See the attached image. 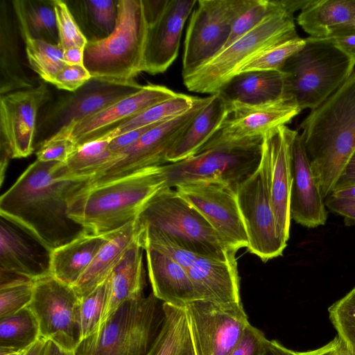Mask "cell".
Masks as SVG:
<instances>
[{
	"mask_svg": "<svg viewBox=\"0 0 355 355\" xmlns=\"http://www.w3.org/2000/svg\"><path fill=\"white\" fill-rule=\"evenodd\" d=\"M77 146L71 138L58 133L37 148V159L42 162H65L76 150Z\"/></svg>",
	"mask_w": 355,
	"mask_h": 355,
	"instance_id": "obj_46",
	"label": "cell"
},
{
	"mask_svg": "<svg viewBox=\"0 0 355 355\" xmlns=\"http://www.w3.org/2000/svg\"><path fill=\"white\" fill-rule=\"evenodd\" d=\"M330 195L340 198L355 200V182L336 187Z\"/></svg>",
	"mask_w": 355,
	"mask_h": 355,
	"instance_id": "obj_58",
	"label": "cell"
},
{
	"mask_svg": "<svg viewBox=\"0 0 355 355\" xmlns=\"http://www.w3.org/2000/svg\"><path fill=\"white\" fill-rule=\"evenodd\" d=\"M263 137L203 146L190 157L162 165L165 187L174 188L195 180H214L236 193L260 166Z\"/></svg>",
	"mask_w": 355,
	"mask_h": 355,
	"instance_id": "obj_9",
	"label": "cell"
},
{
	"mask_svg": "<svg viewBox=\"0 0 355 355\" xmlns=\"http://www.w3.org/2000/svg\"><path fill=\"white\" fill-rule=\"evenodd\" d=\"M148 276L153 293L163 303L185 307L197 300L193 284L186 270L167 254L146 247Z\"/></svg>",
	"mask_w": 355,
	"mask_h": 355,
	"instance_id": "obj_26",
	"label": "cell"
},
{
	"mask_svg": "<svg viewBox=\"0 0 355 355\" xmlns=\"http://www.w3.org/2000/svg\"><path fill=\"white\" fill-rule=\"evenodd\" d=\"M169 0H141L148 26L154 24L164 12Z\"/></svg>",
	"mask_w": 355,
	"mask_h": 355,
	"instance_id": "obj_53",
	"label": "cell"
},
{
	"mask_svg": "<svg viewBox=\"0 0 355 355\" xmlns=\"http://www.w3.org/2000/svg\"><path fill=\"white\" fill-rule=\"evenodd\" d=\"M185 309L196 355H228L250 323L241 302L197 300Z\"/></svg>",
	"mask_w": 355,
	"mask_h": 355,
	"instance_id": "obj_16",
	"label": "cell"
},
{
	"mask_svg": "<svg viewBox=\"0 0 355 355\" xmlns=\"http://www.w3.org/2000/svg\"><path fill=\"white\" fill-rule=\"evenodd\" d=\"M51 252L25 229L1 216V272L33 281L50 276Z\"/></svg>",
	"mask_w": 355,
	"mask_h": 355,
	"instance_id": "obj_22",
	"label": "cell"
},
{
	"mask_svg": "<svg viewBox=\"0 0 355 355\" xmlns=\"http://www.w3.org/2000/svg\"><path fill=\"white\" fill-rule=\"evenodd\" d=\"M229 102L261 104L284 95V76L279 71H253L234 76L218 92Z\"/></svg>",
	"mask_w": 355,
	"mask_h": 355,
	"instance_id": "obj_31",
	"label": "cell"
},
{
	"mask_svg": "<svg viewBox=\"0 0 355 355\" xmlns=\"http://www.w3.org/2000/svg\"><path fill=\"white\" fill-rule=\"evenodd\" d=\"M142 246L144 249L152 247L179 263L190 277L198 300L223 304L241 302L236 261L225 262L202 256L161 237L146 238Z\"/></svg>",
	"mask_w": 355,
	"mask_h": 355,
	"instance_id": "obj_15",
	"label": "cell"
},
{
	"mask_svg": "<svg viewBox=\"0 0 355 355\" xmlns=\"http://www.w3.org/2000/svg\"><path fill=\"white\" fill-rule=\"evenodd\" d=\"M142 87L134 80L91 78L76 91L67 92L50 99L38 114L35 148L60 131L139 91Z\"/></svg>",
	"mask_w": 355,
	"mask_h": 355,
	"instance_id": "obj_10",
	"label": "cell"
},
{
	"mask_svg": "<svg viewBox=\"0 0 355 355\" xmlns=\"http://www.w3.org/2000/svg\"><path fill=\"white\" fill-rule=\"evenodd\" d=\"M236 198L248 236V252L264 262L282 256L287 243L277 233L262 158L257 171L239 186Z\"/></svg>",
	"mask_w": 355,
	"mask_h": 355,
	"instance_id": "obj_14",
	"label": "cell"
},
{
	"mask_svg": "<svg viewBox=\"0 0 355 355\" xmlns=\"http://www.w3.org/2000/svg\"><path fill=\"white\" fill-rule=\"evenodd\" d=\"M35 281L18 280L0 285V320L12 315L31 303Z\"/></svg>",
	"mask_w": 355,
	"mask_h": 355,
	"instance_id": "obj_43",
	"label": "cell"
},
{
	"mask_svg": "<svg viewBox=\"0 0 355 355\" xmlns=\"http://www.w3.org/2000/svg\"><path fill=\"white\" fill-rule=\"evenodd\" d=\"M40 338L37 320L28 306L0 320V350L27 349Z\"/></svg>",
	"mask_w": 355,
	"mask_h": 355,
	"instance_id": "obj_38",
	"label": "cell"
},
{
	"mask_svg": "<svg viewBox=\"0 0 355 355\" xmlns=\"http://www.w3.org/2000/svg\"><path fill=\"white\" fill-rule=\"evenodd\" d=\"M84 48L74 46L63 51V60L66 64H83Z\"/></svg>",
	"mask_w": 355,
	"mask_h": 355,
	"instance_id": "obj_55",
	"label": "cell"
},
{
	"mask_svg": "<svg viewBox=\"0 0 355 355\" xmlns=\"http://www.w3.org/2000/svg\"><path fill=\"white\" fill-rule=\"evenodd\" d=\"M293 350L290 349L277 340H268L263 355H292Z\"/></svg>",
	"mask_w": 355,
	"mask_h": 355,
	"instance_id": "obj_57",
	"label": "cell"
},
{
	"mask_svg": "<svg viewBox=\"0 0 355 355\" xmlns=\"http://www.w3.org/2000/svg\"><path fill=\"white\" fill-rule=\"evenodd\" d=\"M272 1V10L258 25L191 73L182 77L189 91L214 94L254 56L275 44L299 37L293 14L286 10L279 0Z\"/></svg>",
	"mask_w": 355,
	"mask_h": 355,
	"instance_id": "obj_5",
	"label": "cell"
},
{
	"mask_svg": "<svg viewBox=\"0 0 355 355\" xmlns=\"http://www.w3.org/2000/svg\"><path fill=\"white\" fill-rule=\"evenodd\" d=\"M342 30L355 31V17L351 21L350 23H349L347 26H345L344 28H343L342 29H340L339 31H342Z\"/></svg>",
	"mask_w": 355,
	"mask_h": 355,
	"instance_id": "obj_63",
	"label": "cell"
},
{
	"mask_svg": "<svg viewBox=\"0 0 355 355\" xmlns=\"http://www.w3.org/2000/svg\"><path fill=\"white\" fill-rule=\"evenodd\" d=\"M148 30L141 0H119L115 28L107 37L87 42L83 64L92 78L130 80L142 72Z\"/></svg>",
	"mask_w": 355,
	"mask_h": 355,
	"instance_id": "obj_6",
	"label": "cell"
},
{
	"mask_svg": "<svg viewBox=\"0 0 355 355\" xmlns=\"http://www.w3.org/2000/svg\"><path fill=\"white\" fill-rule=\"evenodd\" d=\"M138 239L161 237L179 248L221 261H236L206 218L174 188L164 187L136 219Z\"/></svg>",
	"mask_w": 355,
	"mask_h": 355,
	"instance_id": "obj_4",
	"label": "cell"
},
{
	"mask_svg": "<svg viewBox=\"0 0 355 355\" xmlns=\"http://www.w3.org/2000/svg\"><path fill=\"white\" fill-rule=\"evenodd\" d=\"M153 292L124 302L94 334L83 340L76 355H146L163 320L162 304Z\"/></svg>",
	"mask_w": 355,
	"mask_h": 355,
	"instance_id": "obj_8",
	"label": "cell"
},
{
	"mask_svg": "<svg viewBox=\"0 0 355 355\" xmlns=\"http://www.w3.org/2000/svg\"><path fill=\"white\" fill-rule=\"evenodd\" d=\"M119 0H65L87 42L103 40L114 31Z\"/></svg>",
	"mask_w": 355,
	"mask_h": 355,
	"instance_id": "obj_35",
	"label": "cell"
},
{
	"mask_svg": "<svg viewBox=\"0 0 355 355\" xmlns=\"http://www.w3.org/2000/svg\"><path fill=\"white\" fill-rule=\"evenodd\" d=\"M174 189L200 212L229 250L236 252L248 247L236 193L230 187L214 180H195Z\"/></svg>",
	"mask_w": 355,
	"mask_h": 355,
	"instance_id": "obj_17",
	"label": "cell"
},
{
	"mask_svg": "<svg viewBox=\"0 0 355 355\" xmlns=\"http://www.w3.org/2000/svg\"><path fill=\"white\" fill-rule=\"evenodd\" d=\"M159 123L153 124L136 128L110 139L109 148L112 153L121 156V154L133 145L146 132Z\"/></svg>",
	"mask_w": 355,
	"mask_h": 355,
	"instance_id": "obj_50",
	"label": "cell"
},
{
	"mask_svg": "<svg viewBox=\"0 0 355 355\" xmlns=\"http://www.w3.org/2000/svg\"><path fill=\"white\" fill-rule=\"evenodd\" d=\"M161 328L146 355H196L185 307L162 303Z\"/></svg>",
	"mask_w": 355,
	"mask_h": 355,
	"instance_id": "obj_33",
	"label": "cell"
},
{
	"mask_svg": "<svg viewBox=\"0 0 355 355\" xmlns=\"http://www.w3.org/2000/svg\"><path fill=\"white\" fill-rule=\"evenodd\" d=\"M48 340L40 338L26 352L25 355H44L45 345Z\"/></svg>",
	"mask_w": 355,
	"mask_h": 355,
	"instance_id": "obj_61",
	"label": "cell"
},
{
	"mask_svg": "<svg viewBox=\"0 0 355 355\" xmlns=\"http://www.w3.org/2000/svg\"><path fill=\"white\" fill-rule=\"evenodd\" d=\"M231 110L230 103L220 92L211 94L166 156L168 163L193 155L220 128Z\"/></svg>",
	"mask_w": 355,
	"mask_h": 355,
	"instance_id": "obj_28",
	"label": "cell"
},
{
	"mask_svg": "<svg viewBox=\"0 0 355 355\" xmlns=\"http://www.w3.org/2000/svg\"><path fill=\"white\" fill-rule=\"evenodd\" d=\"M113 232L96 234L87 231L71 241L54 249L51 254V275L73 286Z\"/></svg>",
	"mask_w": 355,
	"mask_h": 355,
	"instance_id": "obj_29",
	"label": "cell"
},
{
	"mask_svg": "<svg viewBox=\"0 0 355 355\" xmlns=\"http://www.w3.org/2000/svg\"><path fill=\"white\" fill-rule=\"evenodd\" d=\"M28 306L37 320L41 338L76 350L81 341L80 298L72 286L52 275L38 279Z\"/></svg>",
	"mask_w": 355,
	"mask_h": 355,
	"instance_id": "obj_13",
	"label": "cell"
},
{
	"mask_svg": "<svg viewBox=\"0 0 355 355\" xmlns=\"http://www.w3.org/2000/svg\"><path fill=\"white\" fill-rule=\"evenodd\" d=\"M137 236L136 220L113 232L85 272L72 286L80 298L89 294L108 278Z\"/></svg>",
	"mask_w": 355,
	"mask_h": 355,
	"instance_id": "obj_30",
	"label": "cell"
},
{
	"mask_svg": "<svg viewBox=\"0 0 355 355\" xmlns=\"http://www.w3.org/2000/svg\"><path fill=\"white\" fill-rule=\"evenodd\" d=\"M211 95L198 97L187 112L161 123L142 135L121 157L87 180V187L116 180L141 169L167 164L166 156Z\"/></svg>",
	"mask_w": 355,
	"mask_h": 355,
	"instance_id": "obj_12",
	"label": "cell"
},
{
	"mask_svg": "<svg viewBox=\"0 0 355 355\" xmlns=\"http://www.w3.org/2000/svg\"><path fill=\"white\" fill-rule=\"evenodd\" d=\"M21 37L30 68L42 80L51 84L58 73L66 65L63 60V49L59 44H52L27 35Z\"/></svg>",
	"mask_w": 355,
	"mask_h": 355,
	"instance_id": "obj_39",
	"label": "cell"
},
{
	"mask_svg": "<svg viewBox=\"0 0 355 355\" xmlns=\"http://www.w3.org/2000/svg\"><path fill=\"white\" fill-rule=\"evenodd\" d=\"M318 39L330 42L340 50L349 59L355 68V31L342 30L329 37Z\"/></svg>",
	"mask_w": 355,
	"mask_h": 355,
	"instance_id": "obj_49",
	"label": "cell"
},
{
	"mask_svg": "<svg viewBox=\"0 0 355 355\" xmlns=\"http://www.w3.org/2000/svg\"><path fill=\"white\" fill-rule=\"evenodd\" d=\"M230 107L220 128L203 146L263 137L290 123L302 111L295 99L285 94L277 101L261 104L231 102Z\"/></svg>",
	"mask_w": 355,
	"mask_h": 355,
	"instance_id": "obj_19",
	"label": "cell"
},
{
	"mask_svg": "<svg viewBox=\"0 0 355 355\" xmlns=\"http://www.w3.org/2000/svg\"><path fill=\"white\" fill-rule=\"evenodd\" d=\"M337 336L355 355V287L328 309Z\"/></svg>",
	"mask_w": 355,
	"mask_h": 355,
	"instance_id": "obj_41",
	"label": "cell"
},
{
	"mask_svg": "<svg viewBox=\"0 0 355 355\" xmlns=\"http://www.w3.org/2000/svg\"><path fill=\"white\" fill-rule=\"evenodd\" d=\"M50 99L45 82L0 95V135L8 142L12 158L26 157L35 150L38 114Z\"/></svg>",
	"mask_w": 355,
	"mask_h": 355,
	"instance_id": "obj_20",
	"label": "cell"
},
{
	"mask_svg": "<svg viewBox=\"0 0 355 355\" xmlns=\"http://www.w3.org/2000/svg\"><path fill=\"white\" fill-rule=\"evenodd\" d=\"M306 38L297 37L263 51L246 62L238 73L253 71H280L286 61L306 44Z\"/></svg>",
	"mask_w": 355,
	"mask_h": 355,
	"instance_id": "obj_40",
	"label": "cell"
},
{
	"mask_svg": "<svg viewBox=\"0 0 355 355\" xmlns=\"http://www.w3.org/2000/svg\"><path fill=\"white\" fill-rule=\"evenodd\" d=\"M267 342L264 334L249 323L228 355H263Z\"/></svg>",
	"mask_w": 355,
	"mask_h": 355,
	"instance_id": "obj_47",
	"label": "cell"
},
{
	"mask_svg": "<svg viewBox=\"0 0 355 355\" xmlns=\"http://www.w3.org/2000/svg\"><path fill=\"white\" fill-rule=\"evenodd\" d=\"M165 187L162 166L87 187L73 196L68 216L91 233L120 230L135 220L148 200Z\"/></svg>",
	"mask_w": 355,
	"mask_h": 355,
	"instance_id": "obj_3",
	"label": "cell"
},
{
	"mask_svg": "<svg viewBox=\"0 0 355 355\" xmlns=\"http://www.w3.org/2000/svg\"><path fill=\"white\" fill-rule=\"evenodd\" d=\"M196 0H169L159 19L148 26L142 71L155 75L164 73L177 58L186 20Z\"/></svg>",
	"mask_w": 355,
	"mask_h": 355,
	"instance_id": "obj_23",
	"label": "cell"
},
{
	"mask_svg": "<svg viewBox=\"0 0 355 355\" xmlns=\"http://www.w3.org/2000/svg\"><path fill=\"white\" fill-rule=\"evenodd\" d=\"M196 98L197 96L178 93L173 98L157 103L135 117L112 127L98 137L104 136L112 139L136 128L174 119L189 111L193 106Z\"/></svg>",
	"mask_w": 355,
	"mask_h": 355,
	"instance_id": "obj_37",
	"label": "cell"
},
{
	"mask_svg": "<svg viewBox=\"0 0 355 355\" xmlns=\"http://www.w3.org/2000/svg\"><path fill=\"white\" fill-rule=\"evenodd\" d=\"M91 78L84 64H66L55 76L51 85L58 89L73 92L84 85Z\"/></svg>",
	"mask_w": 355,
	"mask_h": 355,
	"instance_id": "obj_48",
	"label": "cell"
},
{
	"mask_svg": "<svg viewBox=\"0 0 355 355\" xmlns=\"http://www.w3.org/2000/svg\"><path fill=\"white\" fill-rule=\"evenodd\" d=\"M272 8V0H252L250 6L234 22L223 49L258 25Z\"/></svg>",
	"mask_w": 355,
	"mask_h": 355,
	"instance_id": "obj_45",
	"label": "cell"
},
{
	"mask_svg": "<svg viewBox=\"0 0 355 355\" xmlns=\"http://www.w3.org/2000/svg\"><path fill=\"white\" fill-rule=\"evenodd\" d=\"M300 128L325 198L355 153V69L334 93L311 110Z\"/></svg>",
	"mask_w": 355,
	"mask_h": 355,
	"instance_id": "obj_2",
	"label": "cell"
},
{
	"mask_svg": "<svg viewBox=\"0 0 355 355\" xmlns=\"http://www.w3.org/2000/svg\"><path fill=\"white\" fill-rule=\"evenodd\" d=\"M21 35L59 44L54 0H13Z\"/></svg>",
	"mask_w": 355,
	"mask_h": 355,
	"instance_id": "obj_36",
	"label": "cell"
},
{
	"mask_svg": "<svg viewBox=\"0 0 355 355\" xmlns=\"http://www.w3.org/2000/svg\"><path fill=\"white\" fill-rule=\"evenodd\" d=\"M107 288L108 278L89 294L80 298L81 341L98 329Z\"/></svg>",
	"mask_w": 355,
	"mask_h": 355,
	"instance_id": "obj_42",
	"label": "cell"
},
{
	"mask_svg": "<svg viewBox=\"0 0 355 355\" xmlns=\"http://www.w3.org/2000/svg\"><path fill=\"white\" fill-rule=\"evenodd\" d=\"M252 0H199L193 8L184 43L182 75L200 67L225 46L235 20Z\"/></svg>",
	"mask_w": 355,
	"mask_h": 355,
	"instance_id": "obj_11",
	"label": "cell"
},
{
	"mask_svg": "<svg viewBox=\"0 0 355 355\" xmlns=\"http://www.w3.org/2000/svg\"><path fill=\"white\" fill-rule=\"evenodd\" d=\"M290 214L297 223L309 228L323 225L327 219L320 184L299 133L293 147Z\"/></svg>",
	"mask_w": 355,
	"mask_h": 355,
	"instance_id": "obj_25",
	"label": "cell"
},
{
	"mask_svg": "<svg viewBox=\"0 0 355 355\" xmlns=\"http://www.w3.org/2000/svg\"><path fill=\"white\" fill-rule=\"evenodd\" d=\"M44 355H76L75 350L62 348L51 340L46 341Z\"/></svg>",
	"mask_w": 355,
	"mask_h": 355,
	"instance_id": "obj_60",
	"label": "cell"
},
{
	"mask_svg": "<svg viewBox=\"0 0 355 355\" xmlns=\"http://www.w3.org/2000/svg\"><path fill=\"white\" fill-rule=\"evenodd\" d=\"M143 250L137 238L108 277L107 293L98 329L124 302L144 294Z\"/></svg>",
	"mask_w": 355,
	"mask_h": 355,
	"instance_id": "obj_27",
	"label": "cell"
},
{
	"mask_svg": "<svg viewBox=\"0 0 355 355\" xmlns=\"http://www.w3.org/2000/svg\"><path fill=\"white\" fill-rule=\"evenodd\" d=\"M12 158V150L8 142L0 135V184L1 185L5 177L9 160Z\"/></svg>",
	"mask_w": 355,
	"mask_h": 355,
	"instance_id": "obj_54",
	"label": "cell"
},
{
	"mask_svg": "<svg viewBox=\"0 0 355 355\" xmlns=\"http://www.w3.org/2000/svg\"><path fill=\"white\" fill-rule=\"evenodd\" d=\"M58 163L36 159L0 198L1 216L51 251L87 231L68 216L71 198L87 187V180L58 178Z\"/></svg>",
	"mask_w": 355,
	"mask_h": 355,
	"instance_id": "obj_1",
	"label": "cell"
},
{
	"mask_svg": "<svg viewBox=\"0 0 355 355\" xmlns=\"http://www.w3.org/2000/svg\"><path fill=\"white\" fill-rule=\"evenodd\" d=\"M112 138L101 137L77 146L65 162L55 167L58 178L88 180L112 162L119 159L109 148Z\"/></svg>",
	"mask_w": 355,
	"mask_h": 355,
	"instance_id": "obj_34",
	"label": "cell"
},
{
	"mask_svg": "<svg viewBox=\"0 0 355 355\" xmlns=\"http://www.w3.org/2000/svg\"><path fill=\"white\" fill-rule=\"evenodd\" d=\"M178 94L167 87L148 84L103 110L60 132L68 135L77 146L94 140L112 127L132 119L150 107Z\"/></svg>",
	"mask_w": 355,
	"mask_h": 355,
	"instance_id": "obj_21",
	"label": "cell"
},
{
	"mask_svg": "<svg viewBox=\"0 0 355 355\" xmlns=\"http://www.w3.org/2000/svg\"><path fill=\"white\" fill-rule=\"evenodd\" d=\"M59 45L64 50L78 46L85 48L87 40L80 29L65 0H54Z\"/></svg>",
	"mask_w": 355,
	"mask_h": 355,
	"instance_id": "obj_44",
	"label": "cell"
},
{
	"mask_svg": "<svg viewBox=\"0 0 355 355\" xmlns=\"http://www.w3.org/2000/svg\"><path fill=\"white\" fill-rule=\"evenodd\" d=\"M42 82L28 64L12 1L0 0V95Z\"/></svg>",
	"mask_w": 355,
	"mask_h": 355,
	"instance_id": "obj_24",
	"label": "cell"
},
{
	"mask_svg": "<svg viewBox=\"0 0 355 355\" xmlns=\"http://www.w3.org/2000/svg\"><path fill=\"white\" fill-rule=\"evenodd\" d=\"M305 46L290 58L281 72L284 94L293 96L301 110L321 105L349 77V59L325 40L308 37Z\"/></svg>",
	"mask_w": 355,
	"mask_h": 355,
	"instance_id": "obj_7",
	"label": "cell"
},
{
	"mask_svg": "<svg viewBox=\"0 0 355 355\" xmlns=\"http://www.w3.org/2000/svg\"><path fill=\"white\" fill-rule=\"evenodd\" d=\"M29 348L18 350H0V355H25Z\"/></svg>",
	"mask_w": 355,
	"mask_h": 355,
	"instance_id": "obj_62",
	"label": "cell"
},
{
	"mask_svg": "<svg viewBox=\"0 0 355 355\" xmlns=\"http://www.w3.org/2000/svg\"><path fill=\"white\" fill-rule=\"evenodd\" d=\"M325 205L331 211L343 216L346 225L355 226V200L340 198L329 195Z\"/></svg>",
	"mask_w": 355,
	"mask_h": 355,
	"instance_id": "obj_51",
	"label": "cell"
},
{
	"mask_svg": "<svg viewBox=\"0 0 355 355\" xmlns=\"http://www.w3.org/2000/svg\"><path fill=\"white\" fill-rule=\"evenodd\" d=\"M298 132L286 125L263 137L262 159L265 163L270 201L277 233L287 243L290 235V193L292 182L293 147Z\"/></svg>",
	"mask_w": 355,
	"mask_h": 355,
	"instance_id": "obj_18",
	"label": "cell"
},
{
	"mask_svg": "<svg viewBox=\"0 0 355 355\" xmlns=\"http://www.w3.org/2000/svg\"><path fill=\"white\" fill-rule=\"evenodd\" d=\"M355 17V0H312L297 17L299 26L314 38H324Z\"/></svg>",
	"mask_w": 355,
	"mask_h": 355,
	"instance_id": "obj_32",
	"label": "cell"
},
{
	"mask_svg": "<svg viewBox=\"0 0 355 355\" xmlns=\"http://www.w3.org/2000/svg\"><path fill=\"white\" fill-rule=\"evenodd\" d=\"M282 6L292 14L306 8L312 0H279Z\"/></svg>",
	"mask_w": 355,
	"mask_h": 355,
	"instance_id": "obj_59",
	"label": "cell"
},
{
	"mask_svg": "<svg viewBox=\"0 0 355 355\" xmlns=\"http://www.w3.org/2000/svg\"><path fill=\"white\" fill-rule=\"evenodd\" d=\"M355 182V153L349 160L345 170L340 178L336 187H340Z\"/></svg>",
	"mask_w": 355,
	"mask_h": 355,
	"instance_id": "obj_56",
	"label": "cell"
},
{
	"mask_svg": "<svg viewBox=\"0 0 355 355\" xmlns=\"http://www.w3.org/2000/svg\"><path fill=\"white\" fill-rule=\"evenodd\" d=\"M292 355H352L345 344L336 336L332 340L322 347L313 350L296 352L293 350Z\"/></svg>",
	"mask_w": 355,
	"mask_h": 355,
	"instance_id": "obj_52",
	"label": "cell"
}]
</instances>
